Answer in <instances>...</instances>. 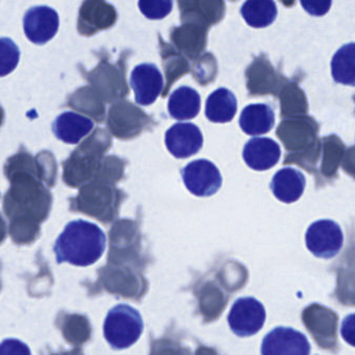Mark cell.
Masks as SVG:
<instances>
[{
	"label": "cell",
	"mask_w": 355,
	"mask_h": 355,
	"mask_svg": "<svg viewBox=\"0 0 355 355\" xmlns=\"http://www.w3.org/2000/svg\"><path fill=\"white\" fill-rule=\"evenodd\" d=\"M10 189L3 198V211L9 219L18 216L41 223L49 218L53 196L43 180L30 172H15L7 176Z\"/></svg>",
	"instance_id": "6da1fadb"
},
{
	"label": "cell",
	"mask_w": 355,
	"mask_h": 355,
	"mask_svg": "<svg viewBox=\"0 0 355 355\" xmlns=\"http://www.w3.org/2000/svg\"><path fill=\"white\" fill-rule=\"evenodd\" d=\"M105 234L96 224L84 220L71 221L55 242L57 261L80 267L93 265L105 252Z\"/></svg>",
	"instance_id": "7a4b0ae2"
},
{
	"label": "cell",
	"mask_w": 355,
	"mask_h": 355,
	"mask_svg": "<svg viewBox=\"0 0 355 355\" xmlns=\"http://www.w3.org/2000/svg\"><path fill=\"white\" fill-rule=\"evenodd\" d=\"M112 138L103 128H96L63 163V180L67 186L80 188L98 178L105 164V153L111 148Z\"/></svg>",
	"instance_id": "3957f363"
},
{
	"label": "cell",
	"mask_w": 355,
	"mask_h": 355,
	"mask_svg": "<svg viewBox=\"0 0 355 355\" xmlns=\"http://www.w3.org/2000/svg\"><path fill=\"white\" fill-rule=\"evenodd\" d=\"M123 194L114 184L91 182L80 188L76 198L70 199V209L95 218L103 224L114 222L119 214Z\"/></svg>",
	"instance_id": "277c9868"
},
{
	"label": "cell",
	"mask_w": 355,
	"mask_h": 355,
	"mask_svg": "<svg viewBox=\"0 0 355 355\" xmlns=\"http://www.w3.org/2000/svg\"><path fill=\"white\" fill-rule=\"evenodd\" d=\"M122 53L118 63L101 59L98 65L89 72L83 73L87 82L101 95L105 103H114L130 94V87L126 80L128 58L123 59Z\"/></svg>",
	"instance_id": "5b68a950"
},
{
	"label": "cell",
	"mask_w": 355,
	"mask_h": 355,
	"mask_svg": "<svg viewBox=\"0 0 355 355\" xmlns=\"http://www.w3.org/2000/svg\"><path fill=\"white\" fill-rule=\"evenodd\" d=\"M144 323L140 313L134 307L119 304L107 313L103 324V334L112 348H128L140 338Z\"/></svg>",
	"instance_id": "8992f818"
},
{
	"label": "cell",
	"mask_w": 355,
	"mask_h": 355,
	"mask_svg": "<svg viewBox=\"0 0 355 355\" xmlns=\"http://www.w3.org/2000/svg\"><path fill=\"white\" fill-rule=\"evenodd\" d=\"M182 24L170 32L172 45L189 61H196L207 49V32L211 24L198 14L180 17Z\"/></svg>",
	"instance_id": "52a82bcc"
},
{
	"label": "cell",
	"mask_w": 355,
	"mask_h": 355,
	"mask_svg": "<svg viewBox=\"0 0 355 355\" xmlns=\"http://www.w3.org/2000/svg\"><path fill=\"white\" fill-rule=\"evenodd\" d=\"M153 119L142 109L126 99L116 101L107 113V128L120 140H130L149 130Z\"/></svg>",
	"instance_id": "ba28073f"
},
{
	"label": "cell",
	"mask_w": 355,
	"mask_h": 355,
	"mask_svg": "<svg viewBox=\"0 0 355 355\" xmlns=\"http://www.w3.org/2000/svg\"><path fill=\"white\" fill-rule=\"evenodd\" d=\"M117 20V10L107 0H84L78 11V32L80 36L92 37L113 28Z\"/></svg>",
	"instance_id": "9c48e42d"
},
{
	"label": "cell",
	"mask_w": 355,
	"mask_h": 355,
	"mask_svg": "<svg viewBox=\"0 0 355 355\" xmlns=\"http://www.w3.org/2000/svg\"><path fill=\"white\" fill-rule=\"evenodd\" d=\"M344 242L342 230L331 220H320L311 224L305 234V243L315 257L331 259L340 252Z\"/></svg>",
	"instance_id": "30bf717a"
},
{
	"label": "cell",
	"mask_w": 355,
	"mask_h": 355,
	"mask_svg": "<svg viewBox=\"0 0 355 355\" xmlns=\"http://www.w3.org/2000/svg\"><path fill=\"white\" fill-rule=\"evenodd\" d=\"M227 319L230 329L236 336H253L265 324L266 309L259 300L252 297L240 298L232 305Z\"/></svg>",
	"instance_id": "8fae6325"
},
{
	"label": "cell",
	"mask_w": 355,
	"mask_h": 355,
	"mask_svg": "<svg viewBox=\"0 0 355 355\" xmlns=\"http://www.w3.org/2000/svg\"><path fill=\"white\" fill-rule=\"evenodd\" d=\"M302 320L320 347L326 349L336 346L338 317L334 311L313 303L303 311Z\"/></svg>",
	"instance_id": "7c38bea8"
},
{
	"label": "cell",
	"mask_w": 355,
	"mask_h": 355,
	"mask_svg": "<svg viewBox=\"0 0 355 355\" xmlns=\"http://www.w3.org/2000/svg\"><path fill=\"white\" fill-rule=\"evenodd\" d=\"M187 189L195 196H211L222 186V176L215 164L207 159L191 162L182 170Z\"/></svg>",
	"instance_id": "4fadbf2b"
},
{
	"label": "cell",
	"mask_w": 355,
	"mask_h": 355,
	"mask_svg": "<svg viewBox=\"0 0 355 355\" xmlns=\"http://www.w3.org/2000/svg\"><path fill=\"white\" fill-rule=\"evenodd\" d=\"M59 26V15L46 6L32 8L24 15V33L35 44L43 45L51 41L57 35Z\"/></svg>",
	"instance_id": "5bb4252c"
},
{
	"label": "cell",
	"mask_w": 355,
	"mask_h": 355,
	"mask_svg": "<svg viewBox=\"0 0 355 355\" xmlns=\"http://www.w3.org/2000/svg\"><path fill=\"white\" fill-rule=\"evenodd\" d=\"M261 354L306 355L311 345L306 336L293 328L277 327L263 338Z\"/></svg>",
	"instance_id": "9a60e30c"
},
{
	"label": "cell",
	"mask_w": 355,
	"mask_h": 355,
	"mask_svg": "<svg viewBox=\"0 0 355 355\" xmlns=\"http://www.w3.org/2000/svg\"><path fill=\"white\" fill-rule=\"evenodd\" d=\"M168 150L176 159H187L196 155L203 145V136L193 123H176L165 135Z\"/></svg>",
	"instance_id": "2e32d148"
},
{
	"label": "cell",
	"mask_w": 355,
	"mask_h": 355,
	"mask_svg": "<svg viewBox=\"0 0 355 355\" xmlns=\"http://www.w3.org/2000/svg\"><path fill=\"white\" fill-rule=\"evenodd\" d=\"M130 85L136 95L137 103L150 105L163 93L164 80L159 70L153 64H142L132 70Z\"/></svg>",
	"instance_id": "e0dca14e"
},
{
	"label": "cell",
	"mask_w": 355,
	"mask_h": 355,
	"mask_svg": "<svg viewBox=\"0 0 355 355\" xmlns=\"http://www.w3.org/2000/svg\"><path fill=\"white\" fill-rule=\"evenodd\" d=\"M103 275V284L107 292L124 298L134 299L146 292V284L142 277L128 268H107Z\"/></svg>",
	"instance_id": "ac0fdd59"
},
{
	"label": "cell",
	"mask_w": 355,
	"mask_h": 355,
	"mask_svg": "<svg viewBox=\"0 0 355 355\" xmlns=\"http://www.w3.org/2000/svg\"><path fill=\"white\" fill-rule=\"evenodd\" d=\"M279 145L269 138H253L246 143L243 150L245 163L257 171L271 169L279 161Z\"/></svg>",
	"instance_id": "d6986e66"
},
{
	"label": "cell",
	"mask_w": 355,
	"mask_h": 355,
	"mask_svg": "<svg viewBox=\"0 0 355 355\" xmlns=\"http://www.w3.org/2000/svg\"><path fill=\"white\" fill-rule=\"evenodd\" d=\"M93 128L92 120L73 112L61 114L53 124L55 137L68 144H78Z\"/></svg>",
	"instance_id": "ffe728a7"
},
{
	"label": "cell",
	"mask_w": 355,
	"mask_h": 355,
	"mask_svg": "<svg viewBox=\"0 0 355 355\" xmlns=\"http://www.w3.org/2000/svg\"><path fill=\"white\" fill-rule=\"evenodd\" d=\"M159 51L163 59L164 71L166 74V85L164 87L163 98L167 97L170 89L174 83L178 82L180 78L192 72L190 64L184 55L180 53L175 47L169 43H166L159 35Z\"/></svg>",
	"instance_id": "44dd1931"
},
{
	"label": "cell",
	"mask_w": 355,
	"mask_h": 355,
	"mask_svg": "<svg viewBox=\"0 0 355 355\" xmlns=\"http://www.w3.org/2000/svg\"><path fill=\"white\" fill-rule=\"evenodd\" d=\"M305 178L298 170L284 168L274 175L271 182L273 194L282 202L292 203L302 196Z\"/></svg>",
	"instance_id": "7402d4cb"
},
{
	"label": "cell",
	"mask_w": 355,
	"mask_h": 355,
	"mask_svg": "<svg viewBox=\"0 0 355 355\" xmlns=\"http://www.w3.org/2000/svg\"><path fill=\"white\" fill-rule=\"evenodd\" d=\"M241 128L249 136L267 134L273 128L275 115L269 105L263 103L249 105L243 110L239 120Z\"/></svg>",
	"instance_id": "603a6c76"
},
{
	"label": "cell",
	"mask_w": 355,
	"mask_h": 355,
	"mask_svg": "<svg viewBox=\"0 0 355 355\" xmlns=\"http://www.w3.org/2000/svg\"><path fill=\"white\" fill-rule=\"evenodd\" d=\"M238 109L236 96L232 91L220 88L214 91L205 103V116L211 122L227 123L234 119Z\"/></svg>",
	"instance_id": "cb8c5ba5"
},
{
	"label": "cell",
	"mask_w": 355,
	"mask_h": 355,
	"mask_svg": "<svg viewBox=\"0 0 355 355\" xmlns=\"http://www.w3.org/2000/svg\"><path fill=\"white\" fill-rule=\"evenodd\" d=\"M200 95L190 87L176 89L168 101L170 116L176 120L194 119L200 112Z\"/></svg>",
	"instance_id": "d4e9b609"
},
{
	"label": "cell",
	"mask_w": 355,
	"mask_h": 355,
	"mask_svg": "<svg viewBox=\"0 0 355 355\" xmlns=\"http://www.w3.org/2000/svg\"><path fill=\"white\" fill-rule=\"evenodd\" d=\"M105 103L101 95L91 86H85L78 89L68 98V105L70 107L90 116L99 123L105 120Z\"/></svg>",
	"instance_id": "484cf974"
},
{
	"label": "cell",
	"mask_w": 355,
	"mask_h": 355,
	"mask_svg": "<svg viewBox=\"0 0 355 355\" xmlns=\"http://www.w3.org/2000/svg\"><path fill=\"white\" fill-rule=\"evenodd\" d=\"M111 251L116 250L115 254H111L110 259L117 255L128 254L134 252L135 245L140 246V232L138 226L132 220H120L111 230Z\"/></svg>",
	"instance_id": "4316f807"
},
{
	"label": "cell",
	"mask_w": 355,
	"mask_h": 355,
	"mask_svg": "<svg viewBox=\"0 0 355 355\" xmlns=\"http://www.w3.org/2000/svg\"><path fill=\"white\" fill-rule=\"evenodd\" d=\"M241 15L251 28H267L275 21L277 7L274 0H246Z\"/></svg>",
	"instance_id": "83f0119b"
},
{
	"label": "cell",
	"mask_w": 355,
	"mask_h": 355,
	"mask_svg": "<svg viewBox=\"0 0 355 355\" xmlns=\"http://www.w3.org/2000/svg\"><path fill=\"white\" fill-rule=\"evenodd\" d=\"M331 74L334 82L355 87V43L340 47L332 58Z\"/></svg>",
	"instance_id": "f1b7e54d"
},
{
	"label": "cell",
	"mask_w": 355,
	"mask_h": 355,
	"mask_svg": "<svg viewBox=\"0 0 355 355\" xmlns=\"http://www.w3.org/2000/svg\"><path fill=\"white\" fill-rule=\"evenodd\" d=\"M182 16L198 14L211 26L221 21L224 15L223 0H176Z\"/></svg>",
	"instance_id": "f546056e"
},
{
	"label": "cell",
	"mask_w": 355,
	"mask_h": 355,
	"mask_svg": "<svg viewBox=\"0 0 355 355\" xmlns=\"http://www.w3.org/2000/svg\"><path fill=\"white\" fill-rule=\"evenodd\" d=\"M60 328L64 338L72 346L80 347L91 338L90 321L86 315L67 313L60 322Z\"/></svg>",
	"instance_id": "4dcf8cb0"
},
{
	"label": "cell",
	"mask_w": 355,
	"mask_h": 355,
	"mask_svg": "<svg viewBox=\"0 0 355 355\" xmlns=\"http://www.w3.org/2000/svg\"><path fill=\"white\" fill-rule=\"evenodd\" d=\"M199 309L205 321H213L219 317L226 306V296L214 282H207L198 295Z\"/></svg>",
	"instance_id": "1f68e13d"
},
{
	"label": "cell",
	"mask_w": 355,
	"mask_h": 355,
	"mask_svg": "<svg viewBox=\"0 0 355 355\" xmlns=\"http://www.w3.org/2000/svg\"><path fill=\"white\" fill-rule=\"evenodd\" d=\"M30 217L18 216L10 219L9 232L16 244H31L38 238L40 225Z\"/></svg>",
	"instance_id": "d6a6232c"
},
{
	"label": "cell",
	"mask_w": 355,
	"mask_h": 355,
	"mask_svg": "<svg viewBox=\"0 0 355 355\" xmlns=\"http://www.w3.org/2000/svg\"><path fill=\"white\" fill-rule=\"evenodd\" d=\"M193 78L200 86H207L213 82L218 74V64L215 57L207 53L194 61L192 67Z\"/></svg>",
	"instance_id": "836d02e7"
},
{
	"label": "cell",
	"mask_w": 355,
	"mask_h": 355,
	"mask_svg": "<svg viewBox=\"0 0 355 355\" xmlns=\"http://www.w3.org/2000/svg\"><path fill=\"white\" fill-rule=\"evenodd\" d=\"M141 13L150 20H162L173 9V0H139Z\"/></svg>",
	"instance_id": "e575fe53"
},
{
	"label": "cell",
	"mask_w": 355,
	"mask_h": 355,
	"mask_svg": "<svg viewBox=\"0 0 355 355\" xmlns=\"http://www.w3.org/2000/svg\"><path fill=\"white\" fill-rule=\"evenodd\" d=\"M1 63H0V74L6 76L15 70L19 63L20 51L11 39H1Z\"/></svg>",
	"instance_id": "d590c367"
},
{
	"label": "cell",
	"mask_w": 355,
	"mask_h": 355,
	"mask_svg": "<svg viewBox=\"0 0 355 355\" xmlns=\"http://www.w3.org/2000/svg\"><path fill=\"white\" fill-rule=\"evenodd\" d=\"M343 144L338 140L336 144L326 146L324 148L323 159H322L321 172L324 176L330 178L336 173L338 165L342 162Z\"/></svg>",
	"instance_id": "8d00e7d4"
},
{
	"label": "cell",
	"mask_w": 355,
	"mask_h": 355,
	"mask_svg": "<svg viewBox=\"0 0 355 355\" xmlns=\"http://www.w3.org/2000/svg\"><path fill=\"white\" fill-rule=\"evenodd\" d=\"M303 9L311 16H324L329 12L332 0H300Z\"/></svg>",
	"instance_id": "74e56055"
},
{
	"label": "cell",
	"mask_w": 355,
	"mask_h": 355,
	"mask_svg": "<svg viewBox=\"0 0 355 355\" xmlns=\"http://www.w3.org/2000/svg\"><path fill=\"white\" fill-rule=\"evenodd\" d=\"M340 334L349 345L355 347V313L345 318L340 326Z\"/></svg>",
	"instance_id": "f35d334b"
},
{
	"label": "cell",
	"mask_w": 355,
	"mask_h": 355,
	"mask_svg": "<svg viewBox=\"0 0 355 355\" xmlns=\"http://www.w3.org/2000/svg\"><path fill=\"white\" fill-rule=\"evenodd\" d=\"M343 168L349 175L355 178V149H349L347 153L346 157H345L344 163H343Z\"/></svg>",
	"instance_id": "ab89813d"
}]
</instances>
